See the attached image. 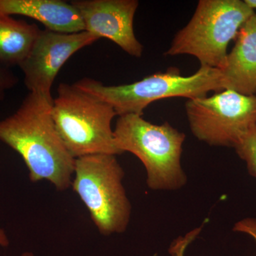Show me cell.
Returning <instances> with one entry per match:
<instances>
[{
  "instance_id": "5b68a950",
  "label": "cell",
  "mask_w": 256,
  "mask_h": 256,
  "mask_svg": "<svg viewBox=\"0 0 256 256\" xmlns=\"http://www.w3.org/2000/svg\"><path fill=\"white\" fill-rule=\"evenodd\" d=\"M254 13L244 0H200L191 20L175 35L164 55L193 56L201 66L222 70L229 43Z\"/></svg>"
},
{
  "instance_id": "52a82bcc",
  "label": "cell",
  "mask_w": 256,
  "mask_h": 256,
  "mask_svg": "<svg viewBox=\"0 0 256 256\" xmlns=\"http://www.w3.org/2000/svg\"><path fill=\"white\" fill-rule=\"evenodd\" d=\"M192 134L210 146L235 148L256 124V95L222 90L185 104Z\"/></svg>"
},
{
  "instance_id": "6da1fadb",
  "label": "cell",
  "mask_w": 256,
  "mask_h": 256,
  "mask_svg": "<svg viewBox=\"0 0 256 256\" xmlns=\"http://www.w3.org/2000/svg\"><path fill=\"white\" fill-rule=\"evenodd\" d=\"M53 102L30 92L14 114L0 121V140L22 158L30 181L46 180L65 191L72 186L76 159L56 129Z\"/></svg>"
},
{
  "instance_id": "5bb4252c",
  "label": "cell",
  "mask_w": 256,
  "mask_h": 256,
  "mask_svg": "<svg viewBox=\"0 0 256 256\" xmlns=\"http://www.w3.org/2000/svg\"><path fill=\"white\" fill-rule=\"evenodd\" d=\"M200 228L195 229L183 238H180L173 242L170 248V254L172 256H184L185 249L188 248V244L193 242L195 237L200 234ZM244 233H246L255 239L256 242V222H250L246 225L244 229Z\"/></svg>"
},
{
  "instance_id": "ba28073f",
  "label": "cell",
  "mask_w": 256,
  "mask_h": 256,
  "mask_svg": "<svg viewBox=\"0 0 256 256\" xmlns=\"http://www.w3.org/2000/svg\"><path fill=\"white\" fill-rule=\"evenodd\" d=\"M98 40L87 31L62 34L41 30L31 52L20 66L28 90L53 101L52 86L60 69L74 54Z\"/></svg>"
},
{
  "instance_id": "2e32d148",
  "label": "cell",
  "mask_w": 256,
  "mask_h": 256,
  "mask_svg": "<svg viewBox=\"0 0 256 256\" xmlns=\"http://www.w3.org/2000/svg\"><path fill=\"white\" fill-rule=\"evenodd\" d=\"M10 240L8 236L2 228H0V246L2 247H6L9 246Z\"/></svg>"
},
{
  "instance_id": "3957f363",
  "label": "cell",
  "mask_w": 256,
  "mask_h": 256,
  "mask_svg": "<svg viewBox=\"0 0 256 256\" xmlns=\"http://www.w3.org/2000/svg\"><path fill=\"white\" fill-rule=\"evenodd\" d=\"M114 132L120 150L132 153L142 162L148 188L176 190L186 184L181 164L184 133L168 122L152 124L136 114L119 116Z\"/></svg>"
},
{
  "instance_id": "277c9868",
  "label": "cell",
  "mask_w": 256,
  "mask_h": 256,
  "mask_svg": "<svg viewBox=\"0 0 256 256\" xmlns=\"http://www.w3.org/2000/svg\"><path fill=\"white\" fill-rule=\"evenodd\" d=\"M52 118L64 146L74 159L92 154H122L114 140V108L80 90L62 82L54 99Z\"/></svg>"
},
{
  "instance_id": "4fadbf2b",
  "label": "cell",
  "mask_w": 256,
  "mask_h": 256,
  "mask_svg": "<svg viewBox=\"0 0 256 256\" xmlns=\"http://www.w3.org/2000/svg\"><path fill=\"white\" fill-rule=\"evenodd\" d=\"M240 159L246 163L249 174L256 178V124L234 148Z\"/></svg>"
},
{
  "instance_id": "30bf717a",
  "label": "cell",
  "mask_w": 256,
  "mask_h": 256,
  "mask_svg": "<svg viewBox=\"0 0 256 256\" xmlns=\"http://www.w3.org/2000/svg\"><path fill=\"white\" fill-rule=\"evenodd\" d=\"M235 45L220 70L224 90L246 96L256 94V13L242 25Z\"/></svg>"
},
{
  "instance_id": "8992f818",
  "label": "cell",
  "mask_w": 256,
  "mask_h": 256,
  "mask_svg": "<svg viewBox=\"0 0 256 256\" xmlns=\"http://www.w3.org/2000/svg\"><path fill=\"white\" fill-rule=\"evenodd\" d=\"M72 186L104 236L126 232L132 207L122 184L124 176L116 156L92 154L77 158Z\"/></svg>"
},
{
  "instance_id": "e0dca14e",
  "label": "cell",
  "mask_w": 256,
  "mask_h": 256,
  "mask_svg": "<svg viewBox=\"0 0 256 256\" xmlns=\"http://www.w3.org/2000/svg\"><path fill=\"white\" fill-rule=\"evenodd\" d=\"M252 10H256V0H244Z\"/></svg>"
},
{
  "instance_id": "7c38bea8",
  "label": "cell",
  "mask_w": 256,
  "mask_h": 256,
  "mask_svg": "<svg viewBox=\"0 0 256 256\" xmlns=\"http://www.w3.org/2000/svg\"><path fill=\"white\" fill-rule=\"evenodd\" d=\"M40 30L34 24L0 14V64L18 66L31 52Z\"/></svg>"
},
{
  "instance_id": "7a4b0ae2",
  "label": "cell",
  "mask_w": 256,
  "mask_h": 256,
  "mask_svg": "<svg viewBox=\"0 0 256 256\" xmlns=\"http://www.w3.org/2000/svg\"><path fill=\"white\" fill-rule=\"evenodd\" d=\"M74 85L112 106L118 116H143V111L152 102L168 98L183 97L188 100L224 90L220 70L206 66L200 67L188 76H182L178 68H170L124 85L105 86L89 78L80 79Z\"/></svg>"
},
{
  "instance_id": "9a60e30c",
  "label": "cell",
  "mask_w": 256,
  "mask_h": 256,
  "mask_svg": "<svg viewBox=\"0 0 256 256\" xmlns=\"http://www.w3.org/2000/svg\"><path fill=\"white\" fill-rule=\"evenodd\" d=\"M16 82V76L10 72L8 67L0 64V100L4 98L6 90L14 86Z\"/></svg>"
},
{
  "instance_id": "8fae6325",
  "label": "cell",
  "mask_w": 256,
  "mask_h": 256,
  "mask_svg": "<svg viewBox=\"0 0 256 256\" xmlns=\"http://www.w3.org/2000/svg\"><path fill=\"white\" fill-rule=\"evenodd\" d=\"M0 14L28 16L41 22L46 30L58 33L86 31L76 8L62 0H0Z\"/></svg>"
},
{
  "instance_id": "ac0fdd59",
  "label": "cell",
  "mask_w": 256,
  "mask_h": 256,
  "mask_svg": "<svg viewBox=\"0 0 256 256\" xmlns=\"http://www.w3.org/2000/svg\"><path fill=\"white\" fill-rule=\"evenodd\" d=\"M22 256H34L33 254H31V252H25Z\"/></svg>"
},
{
  "instance_id": "9c48e42d",
  "label": "cell",
  "mask_w": 256,
  "mask_h": 256,
  "mask_svg": "<svg viewBox=\"0 0 256 256\" xmlns=\"http://www.w3.org/2000/svg\"><path fill=\"white\" fill-rule=\"evenodd\" d=\"M86 31L114 42L128 54L142 56L143 46L133 28L137 0H74Z\"/></svg>"
}]
</instances>
